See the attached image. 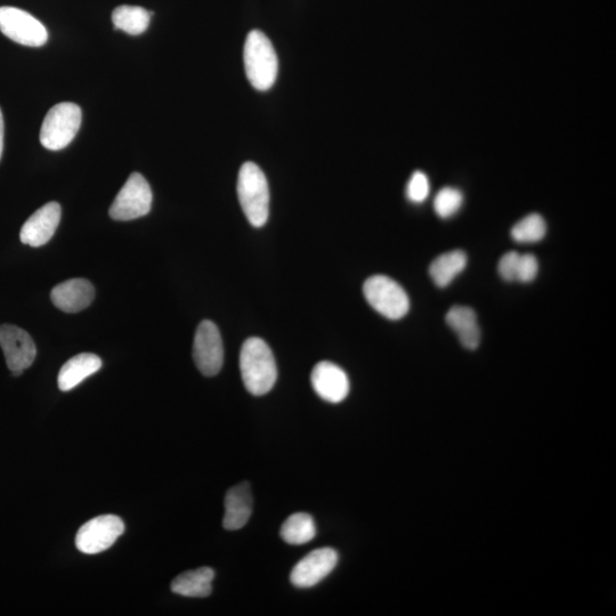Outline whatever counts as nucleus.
<instances>
[{"label": "nucleus", "mask_w": 616, "mask_h": 616, "mask_svg": "<svg viewBox=\"0 0 616 616\" xmlns=\"http://www.w3.org/2000/svg\"><path fill=\"white\" fill-rule=\"evenodd\" d=\"M243 385L250 394L262 396L272 391L278 379L277 362L269 345L253 337L243 343L240 353Z\"/></svg>", "instance_id": "f257e3e1"}, {"label": "nucleus", "mask_w": 616, "mask_h": 616, "mask_svg": "<svg viewBox=\"0 0 616 616\" xmlns=\"http://www.w3.org/2000/svg\"><path fill=\"white\" fill-rule=\"evenodd\" d=\"M338 563V554L332 548L313 550L297 563L290 574V581L297 588H311L334 571Z\"/></svg>", "instance_id": "9b49d317"}, {"label": "nucleus", "mask_w": 616, "mask_h": 616, "mask_svg": "<svg viewBox=\"0 0 616 616\" xmlns=\"http://www.w3.org/2000/svg\"><path fill=\"white\" fill-rule=\"evenodd\" d=\"M253 514V493L249 483L243 482L226 493L223 526L226 530H240Z\"/></svg>", "instance_id": "2eb2a0df"}, {"label": "nucleus", "mask_w": 616, "mask_h": 616, "mask_svg": "<svg viewBox=\"0 0 616 616\" xmlns=\"http://www.w3.org/2000/svg\"><path fill=\"white\" fill-rule=\"evenodd\" d=\"M0 31L13 42L28 47L44 46L48 39L44 24L16 7H0Z\"/></svg>", "instance_id": "0eeeda50"}, {"label": "nucleus", "mask_w": 616, "mask_h": 616, "mask_svg": "<svg viewBox=\"0 0 616 616\" xmlns=\"http://www.w3.org/2000/svg\"><path fill=\"white\" fill-rule=\"evenodd\" d=\"M243 62L251 86L257 91H269L277 80L279 61L271 40L262 31L249 32L243 48Z\"/></svg>", "instance_id": "f03ea898"}, {"label": "nucleus", "mask_w": 616, "mask_h": 616, "mask_svg": "<svg viewBox=\"0 0 616 616\" xmlns=\"http://www.w3.org/2000/svg\"><path fill=\"white\" fill-rule=\"evenodd\" d=\"M4 132H5L4 117H3L2 110H0V160H2L3 150H4Z\"/></svg>", "instance_id": "bb28decb"}, {"label": "nucleus", "mask_w": 616, "mask_h": 616, "mask_svg": "<svg viewBox=\"0 0 616 616\" xmlns=\"http://www.w3.org/2000/svg\"><path fill=\"white\" fill-rule=\"evenodd\" d=\"M81 109L75 103H59L47 112L42 129L40 143L51 151L67 148L75 139L81 126Z\"/></svg>", "instance_id": "20e7f679"}, {"label": "nucleus", "mask_w": 616, "mask_h": 616, "mask_svg": "<svg viewBox=\"0 0 616 616\" xmlns=\"http://www.w3.org/2000/svg\"><path fill=\"white\" fill-rule=\"evenodd\" d=\"M363 294L370 306L389 320H400L410 310L408 294L399 283L385 275L369 278L364 283Z\"/></svg>", "instance_id": "39448f33"}, {"label": "nucleus", "mask_w": 616, "mask_h": 616, "mask_svg": "<svg viewBox=\"0 0 616 616\" xmlns=\"http://www.w3.org/2000/svg\"><path fill=\"white\" fill-rule=\"evenodd\" d=\"M152 191L147 180L139 173L129 176L123 189L109 210L112 220L128 222L137 220L150 213L152 207Z\"/></svg>", "instance_id": "423d86ee"}, {"label": "nucleus", "mask_w": 616, "mask_h": 616, "mask_svg": "<svg viewBox=\"0 0 616 616\" xmlns=\"http://www.w3.org/2000/svg\"><path fill=\"white\" fill-rule=\"evenodd\" d=\"M547 225L538 214H531L518 222L512 230V238L518 243H537L545 238Z\"/></svg>", "instance_id": "4be33fe9"}, {"label": "nucleus", "mask_w": 616, "mask_h": 616, "mask_svg": "<svg viewBox=\"0 0 616 616\" xmlns=\"http://www.w3.org/2000/svg\"><path fill=\"white\" fill-rule=\"evenodd\" d=\"M95 289L91 282L85 279H72L60 283L52 290L53 304L66 313L84 311L92 304Z\"/></svg>", "instance_id": "4468645a"}, {"label": "nucleus", "mask_w": 616, "mask_h": 616, "mask_svg": "<svg viewBox=\"0 0 616 616\" xmlns=\"http://www.w3.org/2000/svg\"><path fill=\"white\" fill-rule=\"evenodd\" d=\"M466 266L467 255L464 251L453 250L437 257L429 267V274L437 287L445 288L466 269Z\"/></svg>", "instance_id": "6ab92c4d"}, {"label": "nucleus", "mask_w": 616, "mask_h": 616, "mask_svg": "<svg viewBox=\"0 0 616 616\" xmlns=\"http://www.w3.org/2000/svg\"><path fill=\"white\" fill-rule=\"evenodd\" d=\"M193 359L202 375L220 374L224 363V346L220 330L212 321H202L193 343Z\"/></svg>", "instance_id": "1a4fd4ad"}, {"label": "nucleus", "mask_w": 616, "mask_h": 616, "mask_svg": "<svg viewBox=\"0 0 616 616\" xmlns=\"http://www.w3.org/2000/svg\"><path fill=\"white\" fill-rule=\"evenodd\" d=\"M238 197L249 223L262 228L269 220L270 189L263 170L254 162H246L240 169Z\"/></svg>", "instance_id": "7ed1b4c3"}, {"label": "nucleus", "mask_w": 616, "mask_h": 616, "mask_svg": "<svg viewBox=\"0 0 616 616\" xmlns=\"http://www.w3.org/2000/svg\"><path fill=\"white\" fill-rule=\"evenodd\" d=\"M102 367L99 356L92 353H83L74 356L59 372L58 384L62 392H69L85 379L96 374Z\"/></svg>", "instance_id": "dca6fc26"}, {"label": "nucleus", "mask_w": 616, "mask_h": 616, "mask_svg": "<svg viewBox=\"0 0 616 616\" xmlns=\"http://www.w3.org/2000/svg\"><path fill=\"white\" fill-rule=\"evenodd\" d=\"M407 196L415 204H421L429 196V181L423 172H416L410 178Z\"/></svg>", "instance_id": "b1692460"}, {"label": "nucleus", "mask_w": 616, "mask_h": 616, "mask_svg": "<svg viewBox=\"0 0 616 616\" xmlns=\"http://www.w3.org/2000/svg\"><path fill=\"white\" fill-rule=\"evenodd\" d=\"M462 202H464V196L459 190L444 188L435 197L434 209L441 218H449L458 212Z\"/></svg>", "instance_id": "5701e85b"}, {"label": "nucleus", "mask_w": 616, "mask_h": 616, "mask_svg": "<svg viewBox=\"0 0 616 616\" xmlns=\"http://www.w3.org/2000/svg\"><path fill=\"white\" fill-rule=\"evenodd\" d=\"M125 532V524L116 515H103L93 518L81 526L76 536V546L81 553L100 554L115 545Z\"/></svg>", "instance_id": "6e6552de"}, {"label": "nucleus", "mask_w": 616, "mask_h": 616, "mask_svg": "<svg viewBox=\"0 0 616 616\" xmlns=\"http://www.w3.org/2000/svg\"><path fill=\"white\" fill-rule=\"evenodd\" d=\"M311 383L316 394L330 403L343 402L350 393V379L337 364L323 361L314 367Z\"/></svg>", "instance_id": "f8f14e48"}, {"label": "nucleus", "mask_w": 616, "mask_h": 616, "mask_svg": "<svg viewBox=\"0 0 616 616\" xmlns=\"http://www.w3.org/2000/svg\"><path fill=\"white\" fill-rule=\"evenodd\" d=\"M520 256L521 254L516 253V251H509V253L501 257L498 271L502 279L508 282L516 281Z\"/></svg>", "instance_id": "a878e982"}, {"label": "nucleus", "mask_w": 616, "mask_h": 616, "mask_svg": "<svg viewBox=\"0 0 616 616\" xmlns=\"http://www.w3.org/2000/svg\"><path fill=\"white\" fill-rule=\"evenodd\" d=\"M281 537L289 545L301 546L316 536V525L311 515L297 513L287 518L281 528Z\"/></svg>", "instance_id": "412c9836"}, {"label": "nucleus", "mask_w": 616, "mask_h": 616, "mask_svg": "<svg viewBox=\"0 0 616 616\" xmlns=\"http://www.w3.org/2000/svg\"><path fill=\"white\" fill-rule=\"evenodd\" d=\"M448 326L456 332L460 343L468 350H476L481 342L476 313L470 307L455 306L447 314Z\"/></svg>", "instance_id": "f3484780"}, {"label": "nucleus", "mask_w": 616, "mask_h": 616, "mask_svg": "<svg viewBox=\"0 0 616 616\" xmlns=\"http://www.w3.org/2000/svg\"><path fill=\"white\" fill-rule=\"evenodd\" d=\"M151 13L139 6L123 5L112 13L113 26L128 35L139 36L150 26Z\"/></svg>", "instance_id": "aec40b11"}, {"label": "nucleus", "mask_w": 616, "mask_h": 616, "mask_svg": "<svg viewBox=\"0 0 616 616\" xmlns=\"http://www.w3.org/2000/svg\"><path fill=\"white\" fill-rule=\"evenodd\" d=\"M0 347L5 355L8 369L14 376L23 374L30 368L37 355V348L26 330L3 324L0 326Z\"/></svg>", "instance_id": "9d476101"}, {"label": "nucleus", "mask_w": 616, "mask_h": 616, "mask_svg": "<svg viewBox=\"0 0 616 616\" xmlns=\"http://www.w3.org/2000/svg\"><path fill=\"white\" fill-rule=\"evenodd\" d=\"M61 222V206L58 202H50L39 208L29 220L23 224L20 239L24 245L42 247L53 238Z\"/></svg>", "instance_id": "ddd939ff"}, {"label": "nucleus", "mask_w": 616, "mask_h": 616, "mask_svg": "<svg viewBox=\"0 0 616 616\" xmlns=\"http://www.w3.org/2000/svg\"><path fill=\"white\" fill-rule=\"evenodd\" d=\"M215 572L210 567L184 572L172 582V591L177 595L192 598H205L212 594Z\"/></svg>", "instance_id": "a211bd4d"}, {"label": "nucleus", "mask_w": 616, "mask_h": 616, "mask_svg": "<svg viewBox=\"0 0 616 616\" xmlns=\"http://www.w3.org/2000/svg\"><path fill=\"white\" fill-rule=\"evenodd\" d=\"M538 272L539 263L536 256L532 254H524L520 256L516 281L529 283L537 278Z\"/></svg>", "instance_id": "393cba45"}]
</instances>
